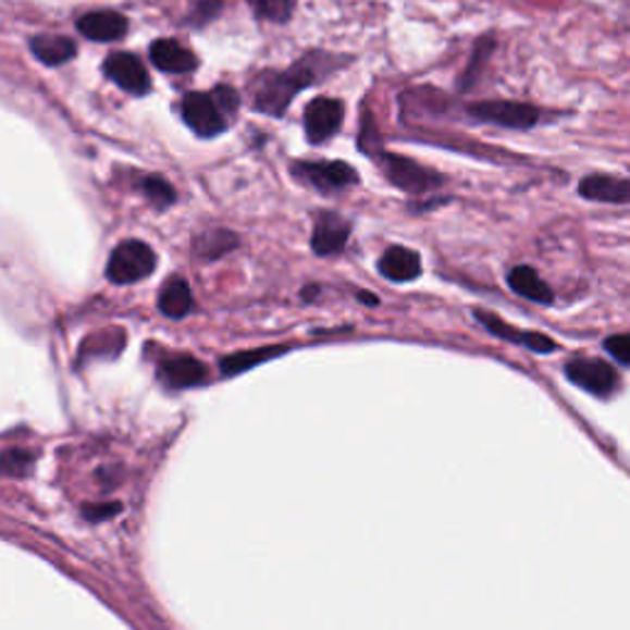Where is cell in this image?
Returning <instances> with one entry per match:
<instances>
[{
    "label": "cell",
    "mask_w": 630,
    "mask_h": 630,
    "mask_svg": "<svg viewBox=\"0 0 630 630\" xmlns=\"http://www.w3.org/2000/svg\"><path fill=\"white\" fill-rule=\"evenodd\" d=\"M345 62L347 58H337V54L323 50H310L298 62L291 64L286 72H259L249 87L251 109L264 116H284L296 94L331 77Z\"/></svg>",
    "instance_id": "1"
},
{
    "label": "cell",
    "mask_w": 630,
    "mask_h": 630,
    "mask_svg": "<svg viewBox=\"0 0 630 630\" xmlns=\"http://www.w3.org/2000/svg\"><path fill=\"white\" fill-rule=\"evenodd\" d=\"M156 251L140 239H124L111 251L107 264V279L116 286H128L144 281L156 271Z\"/></svg>",
    "instance_id": "2"
},
{
    "label": "cell",
    "mask_w": 630,
    "mask_h": 630,
    "mask_svg": "<svg viewBox=\"0 0 630 630\" xmlns=\"http://www.w3.org/2000/svg\"><path fill=\"white\" fill-rule=\"evenodd\" d=\"M291 175L321 195L343 193L360 183V175L345 161H298L291 165Z\"/></svg>",
    "instance_id": "3"
},
{
    "label": "cell",
    "mask_w": 630,
    "mask_h": 630,
    "mask_svg": "<svg viewBox=\"0 0 630 630\" xmlns=\"http://www.w3.org/2000/svg\"><path fill=\"white\" fill-rule=\"evenodd\" d=\"M181 116L187 128L200 138L220 136L230 124V114L212 91H187L181 101Z\"/></svg>",
    "instance_id": "4"
},
{
    "label": "cell",
    "mask_w": 630,
    "mask_h": 630,
    "mask_svg": "<svg viewBox=\"0 0 630 630\" xmlns=\"http://www.w3.org/2000/svg\"><path fill=\"white\" fill-rule=\"evenodd\" d=\"M380 168L387 181L399 187V190L409 195H421L438 190V185H444V175H438L436 171H429V168L419 165L417 161L404 156H392L384 153L380 156Z\"/></svg>",
    "instance_id": "5"
},
{
    "label": "cell",
    "mask_w": 630,
    "mask_h": 630,
    "mask_svg": "<svg viewBox=\"0 0 630 630\" xmlns=\"http://www.w3.org/2000/svg\"><path fill=\"white\" fill-rule=\"evenodd\" d=\"M468 114L483 121V124L515 128V131H528L540 124L542 111L532 103L520 101H478L470 103Z\"/></svg>",
    "instance_id": "6"
},
{
    "label": "cell",
    "mask_w": 630,
    "mask_h": 630,
    "mask_svg": "<svg viewBox=\"0 0 630 630\" xmlns=\"http://www.w3.org/2000/svg\"><path fill=\"white\" fill-rule=\"evenodd\" d=\"M345 121V103L333 97H318L304 111V126L310 144L321 146L341 131Z\"/></svg>",
    "instance_id": "7"
},
{
    "label": "cell",
    "mask_w": 630,
    "mask_h": 630,
    "mask_svg": "<svg viewBox=\"0 0 630 630\" xmlns=\"http://www.w3.org/2000/svg\"><path fill=\"white\" fill-rule=\"evenodd\" d=\"M567 378L577 384V387L586 390L594 397H610L618 390V372L604 360H594V357H577L567 365Z\"/></svg>",
    "instance_id": "8"
},
{
    "label": "cell",
    "mask_w": 630,
    "mask_h": 630,
    "mask_svg": "<svg viewBox=\"0 0 630 630\" xmlns=\"http://www.w3.org/2000/svg\"><path fill=\"white\" fill-rule=\"evenodd\" d=\"M103 74L134 97H146L150 91V74L144 62L131 52H111L103 60Z\"/></svg>",
    "instance_id": "9"
},
{
    "label": "cell",
    "mask_w": 630,
    "mask_h": 630,
    "mask_svg": "<svg viewBox=\"0 0 630 630\" xmlns=\"http://www.w3.org/2000/svg\"><path fill=\"white\" fill-rule=\"evenodd\" d=\"M353 224L337 212H321L316 218L313 234H310V249L318 257H333L345 249L347 239H350Z\"/></svg>",
    "instance_id": "10"
},
{
    "label": "cell",
    "mask_w": 630,
    "mask_h": 630,
    "mask_svg": "<svg viewBox=\"0 0 630 630\" xmlns=\"http://www.w3.org/2000/svg\"><path fill=\"white\" fill-rule=\"evenodd\" d=\"M475 321L481 323L487 333L501 337V341H507L512 345H522L528 350L534 353H554L557 350V343L552 337L542 335V333H530V331H517L510 323H505L503 318H497L495 313H487V310H475Z\"/></svg>",
    "instance_id": "11"
},
{
    "label": "cell",
    "mask_w": 630,
    "mask_h": 630,
    "mask_svg": "<svg viewBox=\"0 0 630 630\" xmlns=\"http://www.w3.org/2000/svg\"><path fill=\"white\" fill-rule=\"evenodd\" d=\"M158 380L171 390L197 387L207 380V367L190 355H165L158 362Z\"/></svg>",
    "instance_id": "12"
},
{
    "label": "cell",
    "mask_w": 630,
    "mask_h": 630,
    "mask_svg": "<svg viewBox=\"0 0 630 630\" xmlns=\"http://www.w3.org/2000/svg\"><path fill=\"white\" fill-rule=\"evenodd\" d=\"M77 30L94 42H116L128 33V17L119 11H91L77 17Z\"/></svg>",
    "instance_id": "13"
},
{
    "label": "cell",
    "mask_w": 630,
    "mask_h": 630,
    "mask_svg": "<svg viewBox=\"0 0 630 630\" xmlns=\"http://www.w3.org/2000/svg\"><path fill=\"white\" fill-rule=\"evenodd\" d=\"M378 269L387 281H394V284H407V281H413L421 274V257L417 251L394 244V247L384 249V254L378 261Z\"/></svg>",
    "instance_id": "14"
},
{
    "label": "cell",
    "mask_w": 630,
    "mask_h": 630,
    "mask_svg": "<svg viewBox=\"0 0 630 630\" xmlns=\"http://www.w3.org/2000/svg\"><path fill=\"white\" fill-rule=\"evenodd\" d=\"M579 195L591 202L630 205V181L614 175H586L579 183Z\"/></svg>",
    "instance_id": "15"
},
{
    "label": "cell",
    "mask_w": 630,
    "mask_h": 630,
    "mask_svg": "<svg viewBox=\"0 0 630 630\" xmlns=\"http://www.w3.org/2000/svg\"><path fill=\"white\" fill-rule=\"evenodd\" d=\"M150 62L165 74H187L197 67L195 54L185 45L171 40V37H163V40L150 45Z\"/></svg>",
    "instance_id": "16"
},
{
    "label": "cell",
    "mask_w": 630,
    "mask_h": 630,
    "mask_svg": "<svg viewBox=\"0 0 630 630\" xmlns=\"http://www.w3.org/2000/svg\"><path fill=\"white\" fill-rule=\"evenodd\" d=\"M30 52L47 67H62L77 58V45L64 35H35L30 40Z\"/></svg>",
    "instance_id": "17"
},
{
    "label": "cell",
    "mask_w": 630,
    "mask_h": 630,
    "mask_svg": "<svg viewBox=\"0 0 630 630\" xmlns=\"http://www.w3.org/2000/svg\"><path fill=\"white\" fill-rule=\"evenodd\" d=\"M507 286H510L517 296L532 300V304L542 306L554 304V294L547 286V281H544L532 267L522 264L510 269V274H507Z\"/></svg>",
    "instance_id": "18"
},
{
    "label": "cell",
    "mask_w": 630,
    "mask_h": 630,
    "mask_svg": "<svg viewBox=\"0 0 630 630\" xmlns=\"http://www.w3.org/2000/svg\"><path fill=\"white\" fill-rule=\"evenodd\" d=\"M195 306L190 284L183 276L168 279L161 294H158V308L165 318H173V321H181L187 313H190Z\"/></svg>",
    "instance_id": "19"
},
{
    "label": "cell",
    "mask_w": 630,
    "mask_h": 630,
    "mask_svg": "<svg viewBox=\"0 0 630 630\" xmlns=\"http://www.w3.org/2000/svg\"><path fill=\"white\" fill-rule=\"evenodd\" d=\"M239 237L224 227H212L195 239V257L200 261H218L224 254L237 249Z\"/></svg>",
    "instance_id": "20"
},
{
    "label": "cell",
    "mask_w": 630,
    "mask_h": 630,
    "mask_svg": "<svg viewBox=\"0 0 630 630\" xmlns=\"http://www.w3.org/2000/svg\"><path fill=\"white\" fill-rule=\"evenodd\" d=\"M288 353V345H267V347H257V350H244V353H234L222 357L220 362V370L224 378H232V374H239V372H247L251 367H257L261 362L271 360V357H279Z\"/></svg>",
    "instance_id": "21"
},
{
    "label": "cell",
    "mask_w": 630,
    "mask_h": 630,
    "mask_svg": "<svg viewBox=\"0 0 630 630\" xmlns=\"http://www.w3.org/2000/svg\"><path fill=\"white\" fill-rule=\"evenodd\" d=\"M138 190L150 205L158 207V210H165V207H171L177 197L173 190V185L161 175H144L138 181Z\"/></svg>",
    "instance_id": "22"
},
{
    "label": "cell",
    "mask_w": 630,
    "mask_h": 630,
    "mask_svg": "<svg viewBox=\"0 0 630 630\" xmlns=\"http://www.w3.org/2000/svg\"><path fill=\"white\" fill-rule=\"evenodd\" d=\"M254 15L269 23H286L296 11L298 0H247Z\"/></svg>",
    "instance_id": "23"
},
{
    "label": "cell",
    "mask_w": 630,
    "mask_h": 630,
    "mask_svg": "<svg viewBox=\"0 0 630 630\" xmlns=\"http://www.w3.org/2000/svg\"><path fill=\"white\" fill-rule=\"evenodd\" d=\"M491 50H493V37H481V40H478V45H475V50H473V58H470V64H468L466 74H464V77H460V82H458L460 91H468L470 84L475 82L478 72H481V64H483L487 58H491Z\"/></svg>",
    "instance_id": "24"
},
{
    "label": "cell",
    "mask_w": 630,
    "mask_h": 630,
    "mask_svg": "<svg viewBox=\"0 0 630 630\" xmlns=\"http://www.w3.org/2000/svg\"><path fill=\"white\" fill-rule=\"evenodd\" d=\"M604 347H606V353L614 357L616 362L630 367V333L608 337V341L604 343Z\"/></svg>",
    "instance_id": "25"
},
{
    "label": "cell",
    "mask_w": 630,
    "mask_h": 630,
    "mask_svg": "<svg viewBox=\"0 0 630 630\" xmlns=\"http://www.w3.org/2000/svg\"><path fill=\"white\" fill-rule=\"evenodd\" d=\"M33 464V456L27 450H8L3 458V468L8 475H21Z\"/></svg>",
    "instance_id": "26"
},
{
    "label": "cell",
    "mask_w": 630,
    "mask_h": 630,
    "mask_svg": "<svg viewBox=\"0 0 630 630\" xmlns=\"http://www.w3.org/2000/svg\"><path fill=\"white\" fill-rule=\"evenodd\" d=\"M224 0H197L195 11H193V23L205 25L210 23L214 15H220Z\"/></svg>",
    "instance_id": "27"
},
{
    "label": "cell",
    "mask_w": 630,
    "mask_h": 630,
    "mask_svg": "<svg viewBox=\"0 0 630 630\" xmlns=\"http://www.w3.org/2000/svg\"><path fill=\"white\" fill-rule=\"evenodd\" d=\"M107 510H121L119 503H111V505H87V517L89 520H107L111 517V512Z\"/></svg>",
    "instance_id": "28"
},
{
    "label": "cell",
    "mask_w": 630,
    "mask_h": 630,
    "mask_svg": "<svg viewBox=\"0 0 630 630\" xmlns=\"http://www.w3.org/2000/svg\"><path fill=\"white\" fill-rule=\"evenodd\" d=\"M357 298L362 300V304H367L370 308H374V306H380V298L374 296V294H365V291H360V294H357Z\"/></svg>",
    "instance_id": "29"
},
{
    "label": "cell",
    "mask_w": 630,
    "mask_h": 630,
    "mask_svg": "<svg viewBox=\"0 0 630 630\" xmlns=\"http://www.w3.org/2000/svg\"><path fill=\"white\" fill-rule=\"evenodd\" d=\"M318 294H321V286H313V284H310V286L304 288V294H300V298H304V300H313Z\"/></svg>",
    "instance_id": "30"
}]
</instances>
